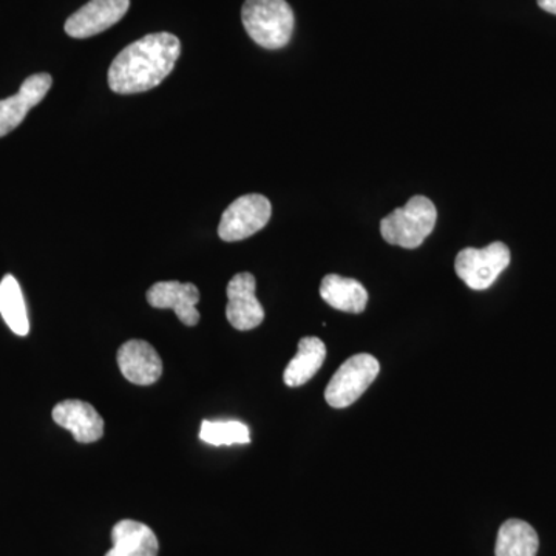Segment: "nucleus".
Masks as SVG:
<instances>
[{
  "label": "nucleus",
  "instance_id": "obj_9",
  "mask_svg": "<svg viewBox=\"0 0 556 556\" xmlns=\"http://www.w3.org/2000/svg\"><path fill=\"white\" fill-rule=\"evenodd\" d=\"M149 305L156 309H174L181 324L195 327L200 321L197 305L200 302V291L195 285L181 281H159L149 289Z\"/></svg>",
  "mask_w": 556,
  "mask_h": 556
},
{
  "label": "nucleus",
  "instance_id": "obj_1",
  "mask_svg": "<svg viewBox=\"0 0 556 556\" xmlns=\"http://www.w3.org/2000/svg\"><path fill=\"white\" fill-rule=\"evenodd\" d=\"M181 54V42L170 33H152L130 43L109 68L110 89L119 94L155 89L170 75Z\"/></svg>",
  "mask_w": 556,
  "mask_h": 556
},
{
  "label": "nucleus",
  "instance_id": "obj_8",
  "mask_svg": "<svg viewBox=\"0 0 556 556\" xmlns=\"http://www.w3.org/2000/svg\"><path fill=\"white\" fill-rule=\"evenodd\" d=\"M255 288H257V281L249 273L237 274L229 281L226 317L239 331H251L265 320V309L255 295Z\"/></svg>",
  "mask_w": 556,
  "mask_h": 556
},
{
  "label": "nucleus",
  "instance_id": "obj_7",
  "mask_svg": "<svg viewBox=\"0 0 556 556\" xmlns=\"http://www.w3.org/2000/svg\"><path fill=\"white\" fill-rule=\"evenodd\" d=\"M129 7L130 0H90L68 17L65 33L75 39L100 35L118 24L126 16Z\"/></svg>",
  "mask_w": 556,
  "mask_h": 556
},
{
  "label": "nucleus",
  "instance_id": "obj_5",
  "mask_svg": "<svg viewBox=\"0 0 556 556\" xmlns=\"http://www.w3.org/2000/svg\"><path fill=\"white\" fill-rule=\"evenodd\" d=\"M380 372L378 358L369 354H357L348 358L329 380L325 399L332 408L353 405L371 387Z\"/></svg>",
  "mask_w": 556,
  "mask_h": 556
},
{
  "label": "nucleus",
  "instance_id": "obj_17",
  "mask_svg": "<svg viewBox=\"0 0 556 556\" xmlns=\"http://www.w3.org/2000/svg\"><path fill=\"white\" fill-rule=\"evenodd\" d=\"M0 316L17 336H27L30 331L27 306L21 285L13 276H5L0 281Z\"/></svg>",
  "mask_w": 556,
  "mask_h": 556
},
{
  "label": "nucleus",
  "instance_id": "obj_11",
  "mask_svg": "<svg viewBox=\"0 0 556 556\" xmlns=\"http://www.w3.org/2000/svg\"><path fill=\"white\" fill-rule=\"evenodd\" d=\"M118 367L135 386L148 387L163 375V361L155 348L144 340H129L118 350Z\"/></svg>",
  "mask_w": 556,
  "mask_h": 556
},
{
  "label": "nucleus",
  "instance_id": "obj_13",
  "mask_svg": "<svg viewBox=\"0 0 556 556\" xmlns=\"http://www.w3.org/2000/svg\"><path fill=\"white\" fill-rule=\"evenodd\" d=\"M112 541L113 547L105 556H159V538L149 526L134 519L116 522Z\"/></svg>",
  "mask_w": 556,
  "mask_h": 556
},
{
  "label": "nucleus",
  "instance_id": "obj_2",
  "mask_svg": "<svg viewBox=\"0 0 556 556\" xmlns=\"http://www.w3.org/2000/svg\"><path fill=\"white\" fill-rule=\"evenodd\" d=\"M244 30L263 49H283L294 33V11L287 0H247L241 10Z\"/></svg>",
  "mask_w": 556,
  "mask_h": 556
},
{
  "label": "nucleus",
  "instance_id": "obj_6",
  "mask_svg": "<svg viewBox=\"0 0 556 556\" xmlns=\"http://www.w3.org/2000/svg\"><path fill=\"white\" fill-rule=\"evenodd\" d=\"M270 215L273 206L265 195L249 193L240 197L226 208L219 219V239L228 243L249 239L268 225Z\"/></svg>",
  "mask_w": 556,
  "mask_h": 556
},
{
  "label": "nucleus",
  "instance_id": "obj_19",
  "mask_svg": "<svg viewBox=\"0 0 556 556\" xmlns=\"http://www.w3.org/2000/svg\"><path fill=\"white\" fill-rule=\"evenodd\" d=\"M538 5L541 10L547 11V13L555 14L556 16V0H538Z\"/></svg>",
  "mask_w": 556,
  "mask_h": 556
},
{
  "label": "nucleus",
  "instance_id": "obj_12",
  "mask_svg": "<svg viewBox=\"0 0 556 556\" xmlns=\"http://www.w3.org/2000/svg\"><path fill=\"white\" fill-rule=\"evenodd\" d=\"M51 416L54 422L68 430L79 444H91L104 437V419L89 402L68 399L58 404Z\"/></svg>",
  "mask_w": 556,
  "mask_h": 556
},
{
  "label": "nucleus",
  "instance_id": "obj_4",
  "mask_svg": "<svg viewBox=\"0 0 556 556\" xmlns=\"http://www.w3.org/2000/svg\"><path fill=\"white\" fill-rule=\"evenodd\" d=\"M510 258V249L501 241L482 249H463L455 260L456 276L473 291H484L508 268Z\"/></svg>",
  "mask_w": 556,
  "mask_h": 556
},
{
  "label": "nucleus",
  "instance_id": "obj_10",
  "mask_svg": "<svg viewBox=\"0 0 556 556\" xmlns=\"http://www.w3.org/2000/svg\"><path fill=\"white\" fill-rule=\"evenodd\" d=\"M51 84L49 73H38L25 79L16 94L0 101V138L21 126L28 112L49 93Z\"/></svg>",
  "mask_w": 556,
  "mask_h": 556
},
{
  "label": "nucleus",
  "instance_id": "obj_15",
  "mask_svg": "<svg viewBox=\"0 0 556 556\" xmlns=\"http://www.w3.org/2000/svg\"><path fill=\"white\" fill-rule=\"evenodd\" d=\"M325 357H327V346L320 339L303 338L299 342L298 354L285 369V383L291 388L305 386L317 375L318 369L324 365Z\"/></svg>",
  "mask_w": 556,
  "mask_h": 556
},
{
  "label": "nucleus",
  "instance_id": "obj_14",
  "mask_svg": "<svg viewBox=\"0 0 556 556\" xmlns=\"http://www.w3.org/2000/svg\"><path fill=\"white\" fill-rule=\"evenodd\" d=\"M320 295L329 306L343 313L361 314L367 308L368 291L354 278L329 274L321 280Z\"/></svg>",
  "mask_w": 556,
  "mask_h": 556
},
{
  "label": "nucleus",
  "instance_id": "obj_18",
  "mask_svg": "<svg viewBox=\"0 0 556 556\" xmlns=\"http://www.w3.org/2000/svg\"><path fill=\"white\" fill-rule=\"evenodd\" d=\"M200 439L208 445L222 447V445L249 444L251 434L247 424L239 420H226V422L204 420L200 428Z\"/></svg>",
  "mask_w": 556,
  "mask_h": 556
},
{
  "label": "nucleus",
  "instance_id": "obj_16",
  "mask_svg": "<svg viewBox=\"0 0 556 556\" xmlns=\"http://www.w3.org/2000/svg\"><path fill=\"white\" fill-rule=\"evenodd\" d=\"M538 547L535 529L521 519H507L497 532L496 556H536Z\"/></svg>",
  "mask_w": 556,
  "mask_h": 556
},
{
  "label": "nucleus",
  "instance_id": "obj_3",
  "mask_svg": "<svg viewBox=\"0 0 556 556\" xmlns=\"http://www.w3.org/2000/svg\"><path fill=\"white\" fill-rule=\"evenodd\" d=\"M438 211L433 201L416 195L380 222V233L387 243L405 249L419 248L437 226Z\"/></svg>",
  "mask_w": 556,
  "mask_h": 556
}]
</instances>
